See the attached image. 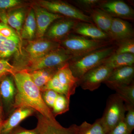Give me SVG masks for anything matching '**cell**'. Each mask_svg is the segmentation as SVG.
Returning <instances> with one entry per match:
<instances>
[{
	"mask_svg": "<svg viewBox=\"0 0 134 134\" xmlns=\"http://www.w3.org/2000/svg\"><path fill=\"white\" fill-rule=\"evenodd\" d=\"M111 40H97L70 34L59 43L60 46L72 55L77 57L99 48L113 44Z\"/></svg>",
	"mask_w": 134,
	"mask_h": 134,
	"instance_id": "4",
	"label": "cell"
},
{
	"mask_svg": "<svg viewBox=\"0 0 134 134\" xmlns=\"http://www.w3.org/2000/svg\"><path fill=\"white\" fill-rule=\"evenodd\" d=\"M113 90L124 100L125 104L134 105V82L128 85L118 86Z\"/></svg>",
	"mask_w": 134,
	"mask_h": 134,
	"instance_id": "24",
	"label": "cell"
},
{
	"mask_svg": "<svg viewBox=\"0 0 134 134\" xmlns=\"http://www.w3.org/2000/svg\"><path fill=\"white\" fill-rule=\"evenodd\" d=\"M89 14L93 24L108 35L113 18L98 8L94 9Z\"/></svg>",
	"mask_w": 134,
	"mask_h": 134,
	"instance_id": "18",
	"label": "cell"
},
{
	"mask_svg": "<svg viewBox=\"0 0 134 134\" xmlns=\"http://www.w3.org/2000/svg\"><path fill=\"white\" fill-rule=\"evenodd\" d=\"M12 76L16 88L14 109L32 108L47 119L56 120L52 110L44 102L41 91L32 81L29 72L25 70L17 71Z\"/></svg>",
	"mask_w": 134,
	"mask_h": 134,
	"instance_id": "1",
	"label": "cell"
},
{
	"mask_svg": "<svg viewBox=\"0 0 134 134\" xmlns=\"http://www.w3.org/2000/svg\"><path fill=\"white\" fill-rule=\"evenodd\" d=\"M72 32L95 40H111L108 34L100 30L93 23L88 22L78 21Z\"/></svg>",
	"mask_w": 134,
	"mask_h": 134,
	"instance_id": "16",
	"label": "cell"
},
{
	"mask_svg": "<svg viewBox=\"0 0 134 134\" xmlns=\"http://www.w3.org/2000/svg\"><path fill=\"white\" fill-rule=\"evenodd\" d=\"M78 21L65 17L57 19L49 26L44 36L47 38L59 43L72 32Z\"/></svg>",
	"mask_w": 134,
	"mask_h": 134,
	"instance_id": "10",
	"label": "cell"
},
{
	"mask_svg": "<svg viewBox=\"0 0 134 134\" xmlns=\"http://www.w3.org/2000/svg\"><path fill=\"white\" fill-rule=\"evenodd\" d=\"M113 69L102 65L89 70L80 78L77 87L85 90L93 91L98 89L110 75Z\"/></svg>",
	"mask_w": 134,
	"mask_h": 134,
	"instance_id": "8",
	"label": "cell"
},
{
	"mask_svg": "<svg viewBox=\"0 0 134 134\" xmlns=\"http://www.w3.org/2000/svg\"><path fill=\"white\" fill-rule=\"evenodd\" d=\"M134 67L127 66L113 69L103 83L113 89L118 86L128 85L134 82Z\"/></svg>",
	"mask_w": 134,
	"mask_h": 134,
	"instance_id": "13",
	"label": "cell"
},
{
	"mask_svg": "<svg viewBox=\"0 0 134 134\" xmlns=\"http://www.w3.org/2000/svg\"><path fill=\"white\" fill-rule=\"evenodd\" d=\"M5 75L6 74H5L0 73V77H1L2 76H3Z\"/></svg>",
	"mask_w": 134,
	"mask_h": 134,
	"instance_id": "39",
	"label": "cell"
},
{
	"mask_svg": "<svg viewBox=\"0 0 134 134\" xmlns=\"http://www.w3.org/2000/svg\"><path fill=\"white\" fill-rule=\"evenodd\" d=\"M58 69L57 68L44 69L29 73L32 81L41 92L46 85L55 74Z\"/></svg>",
	"mask_w": 134,
	"mask_h": 134,
	"instance_id": "23",
	"label": "cell"
},
{
	"mask_svg": "<svg viewBox=\"0 0 134 134\" xmlns=\"http://www.w3.org/2000/svg\"><path fill=\"white\" fill-rule=\"evenodd\" d=\"M37 24L36 37L37 38H42L48 27L57 19L64 17L61 15L57 14L48 11L47 10L37 5L32 7Z\"/></svg>",
	"mask_w": 134,
	"mask_h": 134,
	"instance_id": "12",
	"label": "cell"
},
{
	"mask_svg": "<svg viewBox=\"0 0 134 134\" xmlns=\"http://www.w3.org/2000/svg\"><path fill=\"white\" fill-rule=\"evenodd\" d=\"M15 72L14 67L8 62L4 59H0V73L5 74L12 75Z\"/></svg>",
	"mask_w": 134,
	"mask_h": 134,
	"instance_id": "34",
	"label": "cell"
},
{
	"mask_svg": "<svg viewBox=\"0 0 134 134\" xmlns=\"http://www.w3.org/2000/svg\"><path fill=\"white\" fill-rule=\"evenodd\" d=\"M117 46L114 52L115 53L134 54V38L127 40L117 43Z\"/></svg>",
	"mask_w": 134,
	"mask_h": 134,
	"instance_id": "29",
	"label": "cell"
},
{
	"mask_svg": "<svg viewBox=\"0 0 134 134\" xmlns=\"http://www.w3.org/2000/svg\"><path fill=\"white\" fill-rule=\"evenodd\" d=\"M37 24L33 9L32 8L25 20L22 26L20 37L27 41L33 40L36 37Z\"/></svg>",
	"mask_w": 134,
	"mask_h": 134,
	"instance_id": "22",
	"label": "cell"
},
{
	"mask_svg": "<svg viewBox=\"0 0 134 134\" xmlns=\"http://www.w3.org/2000/svg\"><path fill=\"white\" fill-rule=\"evenodd\" d=\"M3 122V121L2 120V116H0V134H1V129Z\"/></svg>",
	"mask_w": 134,
	"mask_h": 134,
	"instance_id": "37",
	"label": "cell"
},
{
	"mask_svg": "<svg viewBox=\"0 0 134 134\" xmlns=\"http://www.w3.org/2000/svg\"><path fill=\"white\" fill-rule=\"evenodd\" d=\"M36 128L39 134H81L80 126L73 124L69 127H64L57 121L44 117L38 113Z\"/></svg>",
	"mask_w": 134,
	"mask_h": 134,
	"instance_id": "9",
	"label": "cell"
},
{
	"mask_svg": "<svg viewBox=\"0 0 134 134\" xmlns=\"http://www.w3.org/2000/svg\"><path fill=\"white\" fill-rule=\"evenodd\" d=\"M10 134H39L37 129L28 130L18 126L13 130Z\"/></svg>",
	"mask_w": 134,
	"mask_h": 134,
	"instance_id": "36",
	"label": "cell"
},
{
	"mask_svg": "<svg viewBox=\"0 0 134 134\" xmlns=\"http://www.w3.org/2000/svg\"><path fill=\"white\" fill-rule=\"evenodd\" d=\"M98 8L114 18L125 20L134 19V10L124 1L103 0Z\"/></svg>",
	"mask_w": 134,
	"mask_h": 134,
	"instance_id": "11",
	"label": "cell"
},
{
	"mask_svg": "<svg viewBox=\"0 0 134 134\" xmlns=\"http://www.w3.org/2000/svg\"><path fill=\"white\" fill-rule=\"evenodd\" d=\"M41 93L44 102L52 110L59 93L52 90H46Z\"/></svg>",
	"mask_w": 134,
	"mask_h": 134,
	"instance_id": "31",
	"label": "cell"
},
{
	"mask_svg": "<svg viewBox=\"0 0 134 134\" xmlns=\"http://www.w3.org/2000/svg\"><path fill=\"white\" fill-rule=\"evenodd\" d=\"M16 93V88L12 75L4 77L0 83V97L8 110L14 109Z\"/></svg>",
	"mask_w": 134,
	"mask_h": 134,
	"instance_id": "17",
	"label": "cell"
},
{
	"mask_svg": "<svg viewBox=\"0 0 134 134\" xmlns=\"http://www.w3.org/2000/svg\"><path fill=\"white\" fill-rule=\"evenodd\" d=\"M46 90H52L59 94L65 95L70 99L72 96L69 90L60 82L56 74L46 85L41 92Z\"/></svg>",
	"mask_w": 134,
	"mask_h": 134,
	"instance_id": "26",
	"label": "cell"
},
{
	"mask_svg": "<svg viewBox=\"0 0 134 134\" xmlns=\"http://www.w3.org/2000/svg\"><path fill=\"white\" fill-rule=\"evenodd\" d=\"M37 2V5L52 13L77 21L93 23L89 15L68 3L62 1L44 0Z\"/></svg>",
	"mask_w": 134,
	"mask_h": 134,
	"instance_id": "7",
	"label": "cell"
},
{
	"mask_svg": "<svg viewBox=\"0 0 134 134\" xmlns=\"http://www.w3.org/2000/svg\"><path fill=\"white\" fill-rule=\"evenodd\" d=\"M70 99L65 95L59 94L52 109L53 114L55 117L66 112L69 110Z\"/></svg>",
	"mask_w": 134,
	"mask_h": 134,
	"instance_id": "27",
	"label": "cell"
},
{
	"mask_svg": "<svg viewBox=\"0 0 134 134\" xmlns=\"http://www.w3.org/2000/svg\"><path fill=\"white\" fill-rule=\"evenodd\" d=\"M21 3L19 0H0V10L10 9L18 7Z\"/></svg>",
	"mask_w": 134,
	"mask_h": 134,
	"instance_id": "35",
	"label": "cell"
},
{
	"mask_svg": "<svg viewBox=\"0 0 134 134\" xmlns=\"http://www.w3.org/2000/svg\"><path fill=\"white\" fill-rule=\"evenodd\" d=\"M1 23H0V27H1Z\"/></svg>",
	"mask_w": 134,
	"mask_h": 134,
	"instance_id": "40",
	"label": "cell"
},
{
	"mask_svg": "<svg viewBox=\"0 0 134 134\" xmlns=\"http://www.w3.org/2000/svg\"><path fill=\"white\" fill-rule=\"evenodd\" d=\"M126 111L125 102L117 93L108 97L103 116L100 118L106 134L124 120Z\"/></svg>",
	"mask_w": 134,
	"mask_h": 134,
	"instance_id": "6",
	"label": "cell"
},
{
	"mask_svg": "<svg viewBox=\"0 0 134 134\" xmlns=\"http://www.w3.org/2000/svg\"><path fill=\"white\" fill-rule=\"evenodd\" d=\"M132 133L128 129L123 120L107 134H132Z\"/></svg>",
	"mask_w": 134,
	"mask_h": 134,
	"instance_id": "33",
	"label": "cell"
},
{
	"mask_svg": "<svg viewBox=\"0 0 134 134\" xmlns=\"http://www.w3.org/2000/svg\"><path fill=\"white\" fill-rule=\"evenodd\" d=\"M80 127L81 134H106L100 118L92 124L85 121Z\"/></svg>",
	"mask_w": 134,
	"mask_h": 134,
	"instance_id": "25",
	"label": "cell"
},
{
	"mask_svg": "<svg viewBox=\"0 0 134 134\" xmlns=\"http://www.w3.org/2000/svg\"><path fill=\"white\" fill-rule=\"evenodd\" d=\"M1 18H0V21H1Z\"/></svg>",
	"mask_w": 134,
	"mask_h": 134,
	"instance_id": "41",
	"label": "cell"
},
{
	"mask_svg": "<svg viewBox=\"0 0 134 134\" xmlns=\"http://www.w3.org/2000/svg\"><path fill=\"white\" fill-rule=\"evenodd\" d=\"M103 0H75L72 2L75 7L83 11L89 13L94 9L98 7Z\"/></svg>",
	"mask_w": 134,
	"mask_h": 134,
	"instance_id": "28",
	"label": "cell"
},
{
	"mask_svg": "<svg viewBox=\"0 0 134 134\" xmlns=\"http://www.w3.org/2000/svg\"><path fill=\"white\" fill-rule=\"evenodd\" d=\"M125 105L127 112L125 115L124 122L130 131L132 132L134 129V105Z\"/></svg>",
	"mask_w": 134,
	"mask_h": 134,
	"instance_id": "30",
	"label": "cell"
},
{
	"mask_svg": "<svg viewBox=\"0 0 134 134\" xmlns=\"http://www.w3.org/2000/svg\"><path fill=\"white\" fill-rule=\"evenodd\" d=\"M25 9L24 8H18L11 10L6 15L7 24H8L14 30L20 37L21 30L25 20Z\"/></svg>",
	"mask_w": 134,
	"mask_h": 134,
	"instance_id": "21",
	"label": "cell"
},
{
	"mask_svg": "<svg viewBox=\"0 0 134 134\" xmlns=\"http://www.w3.org/2000/svg\"></svg>",
	"mask_w": 134,
	"mask_h": 134,
	"instance_id": "42",
	"label": "cell"
},
{
	"mask_svg": "<svg viewBox=\"0 0 134 134\" xmlns=\"http://www.w3.org/2000/svg\"><path fill=\"white\" fill-rule=\"evenodd\" d=\"M0 36L7 38L19 37L14 30L3 22H1L0 27Z\"/></svg>",
	"mask_w": 134,
	"mask_h": 134,
	"instance_id": "32",
	"label": "cell"
},
{
	"mask_svg": "<svg viewBox=\"0 0 134 134\" xmlns=\"http://www.w3.org/2000/svg\"><path fill=\"white\" fill-rule=\"evenodd\" d=\"M2 107L0 100V116H2Z\"/></svg>",
	"mask_w": 134,
	"mask_h": 134,
	"instance_id": "38",
	"label": "cell"
},
{
	"mask_svg": "<svg viewBox=\"0 0 134 134\" xmlns=\"http://www.w3.org/2000/svg\"><path fill=\"white\" fill-rule=\"evenodd\" d=\"M60 46L58 42L47 38L28 41L25 47L21 48L20 52L16 54L21 58L16 59L12 65L15 71L26 63L41 58Z\"/></svg>",
	"mask_w": 134,
	"mask_h": 134,
	"instance_id": "3",
	"label": "cell"
},
{
	"mask_svg": "<svg viewBox=\"0 0 134 134\" xmlns=\"http://www.w3.org/2000/svg\"><path fill=\"white\" fill-rule=\"evenodd\" d=\"M117 45L112 44L83 55L73 57L68 62L72 74L78 79L89 70L102 65L115 52Z\"/></svg>",
	"mask_w": 134,
	"mask_h": 134,
	"instance_id": "2",
	"label": "cell"
},
{
	"mask_svg": "<svg viewBox=\"0 0 134 134\" xmlns=\"http://www.w3.org/2000/svg\"><path fill=\"white\" fill-rule=\"evenodd\" d=\"M108 35L110 40L117 44L134 38V30L129 22L113 18Z\"/></svg>",
	"mask_w": 134,
	"mask_h": 134,
	"instance_id": "14",
	"label": "cell"
},
{
	"mask_svg": "<svg viewBox=\"0 0 134 134\" xmlns=\"http://www.w3.org/2000/svg\"><path fill=\"white\" fill-rule=\"evenodd\" d=\"M134 54L114 53L108 57L102 64L113 70L121 67L134 66Z\"/></svg>",
	"mask_w": 134,
	"mask_h": 134,
	"instance_id": "20",
	"label": "cell"
},
{
	"mask_svg": "<svg viewBox=\"0 0 134 134\" xmlns=\"http://www.w3.org/2000/svg\"><path fill=\"white\" fill-rule=\"evenodd\" d=\"M73 56L61 47L38 59L26 63L17 70H25L29 73L47 68L59 69L68 63Z\"/></svg>",
	"mask_w": 134,
	"mask_h": 134,
	"instance_id": "5",
	"label": "cell"
},
{
	"mask_svg": "<svg viewBox=\"0 0 134 134\" xmlns=\"http://www.w3.org/2000/svg\"><path fill=\"white\" fill-rule=\"evenodd\" d=\"M56 75L60 82L69 90L72 96L74 95L77 87L79 79L72 74L68 63L58 69Z\"/></svg>",
	"mask_w": 134,
	"mask_h": 134,
	"instance_id": "19",
	"label": "cell"
},
{
	"mask_svg": "<svg viewBox=\"0 0 134 134\" xmlns=\"http://www.w3.org/2000/svg\"><path fill=\"white\" fill-rule=\"evenodd\" d=\"M36 111L28 107H20L15 109L9 117L3 121L1 134H10L13 130L19 126V124L27 117L33 115Z\"/></svg>",
	"mask_w": 134,
	"mask_h": 134,
	"instance_id": "15",
	"label": "cell"
}]
</instances>
